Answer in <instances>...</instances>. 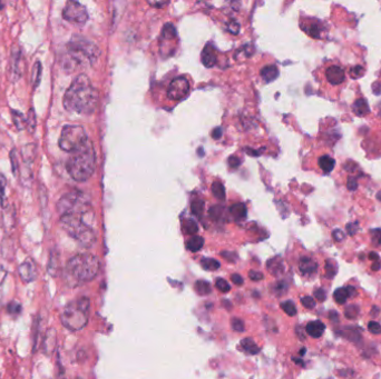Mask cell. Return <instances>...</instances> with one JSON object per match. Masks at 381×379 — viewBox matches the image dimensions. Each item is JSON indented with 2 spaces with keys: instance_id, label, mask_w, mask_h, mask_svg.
Returning <instances> with one entry per match:
<instances>
[{
  "instance_id": "obj_1",
  "label": "cell",
  "mask_w": 381,
  "mask_h": 379,
  "mask_svg": "<svg viewBox=\"0 0 381 379\" xmlns=\"http://www.w3.org/2000/svg\"><path fill=\"white\" fill-rule=\"evenodd\" d=\"M57 211L60 226L80 246L88 248L95 243V214L88 196L79 191L67 193L58 200Z\"/></svg>"
},
{
  "instance_id": "obj_2",
  "label": "cell",
  "mask_w": 381,
  "mask_h": 379,
  "mask_svg": "<svg viewBox=\"0 0 381 379\" xmlns=\"http://www.w3.org/2000/svg\"><path fill=\"white\" fill-rule=\"evenodd\" d=\"M98 91L85 73L78 75L66 90L64 107L67 111L79 115H90L98 105Z\"/></svg>"
},
{
  "instance_id": "obj_3",
  "label": "cell",
  "mask_w": 381,
  "mask_h": 379,
  "mask_svg": "<svg viewBox=\"0 0 381 379\" xmlns=\"http://www.w3.org/2000/svg\"><path fill=\"white\" fill-rule=\"evenodd\" d=\"M99 48L90 40L82 36H74L66 45L62 56V67L68 72L86 68L97 62Z\"/></svg>"
},
{
  "instance_id": "obj_4",
  "label": "cell",
  "mask_w": 381,
  "mask_h": 379,
  "mask_svg": "<svg viewBox=\"0 0 381 379\" xmlns=\"http://www.w3.org/2000/svg\"><path fill=\"white\" fill-rule=\"evenodd\" d=\"M96 167V155L90 141L86 144L82 149L74 153L66 164L67 172L70 177L78 182L88 180Z\"/></svg>"
},
{
  "instance_id": "obj_5",
  "label": "cell",
  "mask_w": 381,
  "mask_h": 379,
  "mask_svg": "<svg viewBox=\"0 0 381 379\" xmlns=\"http://www.w3.org/2000/svg\"><path fill=\"white\" fill-rule=\"evenodd\" d=\"M100 268L99 260L92 254H78L70 258L66 265V273L76 282L93 280Z\"/></svg>"
},
{
  "instance_id": "obj_6",
  "label": "cell",
  "mask_w": 381,
  "mask_h": 379,
  "mask_svg": "<svg viewBox=\"0 0 381 379\" xmlns=\"http://www.w3.org/2000/svg\"><path fill=\"white\" fill-rule=\"evenodd\" d=\"M88 311L89 299L82 297L67 305L60 316V320L66 328L77 331L86 326L88 321Z\"/></svg>"
},
{
  "instance_id": "obj_7",
  "label": "cell",
  "mask_w": 381,
  "mask_h": 379,
  "mask_svg": "<svg viewBox=\"0 0 381 379\" xmlns=\"http://www.w3.org/2000/svg\"><path fill=\"white\" fill-rule=\"evenodd\" d=\"M88 141V137L82 126L66 125L60 134L58 145L64 151L74 154L82 149Z\"/></svg>"
},
{
  "instance_id": "obj_8",
  "label": "cell",
  "mask_w": 381,
  "mask_h": 379,
  "mask_svg": "<svg viewBox=\"0 0 381 379\" xmlns=\"http://www.w3.org/2000/svg\"><path fill=\"white\" fill-rule=\"evenodd\" d=\"M323 76L326 84L333 88L334 97H339L341 89L347 83V70L344 67L338 60H331L324 65Z\"/></svg>"
},
{
  "instance_id": "obj_9",
  "label": "cell",
  "mask_w": 381,
  "mask_h": 379,
  "mask_svg": "<svg viewBox=\"0 0 381 379\" xmlns=\"http://www.w3.org/2000/svg\"><path fill=\"white\" fill-rule=\"evenodd\" d=\"M63 17L71 24L83 25L88 20V12L82 4L77 2H68L63 9Z\"/></svg>"
},
{
  "instance_id": "obj_10",
  "label": "cell",
  "mask_w": 381,
  "mask_h": 379,
  "mask_svg": "<svg viewBox=\"0 0 381 379\" xmlns=\"http://www.w3.org/2000/svg\"><path fill=\"white\" fill-rule=\"evenodd\" d=\"M190 92V83L184 77H177L172 80L167 89V97L171 100H182Z\"/></svg>"
},
{
  "instance_id": "obj_11",
  "label": "cell",
  "mask_w": 381,
  "mask_h": 379,
  "mask_svg": "<svg viewBox=\"0 0 381 379\" xmlns=\"http://www.w3.org/2000/svg\"><path fill=\"white\" fill-rule=\"evenodd\" d=\"M301 29H303L310 37L316 39L323 38L328 32L324 23L314 18L304 19L303 22H301Z\"/></svg>"
},
{
  "instance_id": "obj_12",
  "label": "cell",
  "mask_w": 381,
  "mask_h": 379,
  "mask_svg": "<svg viewBox=\"0 0 381 379\" xmlns=\"http://www.w3.org/2000/svg\"><path fill=\"white\" fill-rule=\"evenodd\" d=\"M23 68H24V63H23L22 49H20L18 46H13L12 50H11V58H10V66H9L11 78L18 80L20 77H22Z\"/></svg>"
},
{
  "instance_id": "obj_13",
  "label": "cell",
  "mask_w": 381,
  "mask_h": 379,
  "mask_svg": "<svg viewBox=\"0 0 381 379\" xmlns=\"http://www.w3.org/2000/svg\"><path fill=\"white\" fill-rule=\"evenodd\" d=\"M18 274L25 282H32L37 279V267L32 259L28 258L18 267Z\"/></svg>"
},
{
  "instance_id": "obj_14",
  "label": "cell",
  "mask_w": 381,
  "mask_h": 379,
  "mask_svg": "<svg viewBox=\"0 0 381 379\" xmlns=\"http://www.w3.org/2000/svg\"><path fill=\"white\" fill-rule=\"evenodd\" d=\"M299 269L303 275H313L314 273H317L318 263L310 257H302L299 261Z\"/></svg>"
},
{
  "instance_id": "obj_15",
  "label": "cell",
  "mask_w": 381,
  "mask_h": 379,
  "mask_svg": "<svg viewBox=\"0 0 381 379\" xmlns=\"http://www.w3.org/2000/svg\"><path fill=\"white\" fill-rule=\"evenodd\" d=\"M217 62V57H216V51L213 48L211 45L205 46V48L202 51V63L207 68H211V67L215 66Z\"/></svg>"
},
{
  "instance_id": "obj_16",
  "label": "cell",
  "mask_w": 381,
  "mask_h": 379,
  "mask_svg": "<svg viewBox=\"0 0 381 379\" xmlns=\"http://www.w3.org/2000/svg\"><path fill=\"white\" fill-rule=\"evenodd\" d=\"M334 165H336V161L329 154L321 155L318 158V167L322 174H329L334 168Z\"/></svg>"
},
{
  "instance_id": "obj_17",
  "label": "cell",
  "mask_w": 381,
  "mask_h": 379,
  "mask_svg": "<svg viewBox=\"0 0 381 379\" xmlns=\"http://www.w3.org/2000/svg\"><path fill=\"white\" fill-rule=\"evenodd\" d=\"M305 330H306V333L309 336H311L313 338H319V337L323 335L324 330H325V325L320 320L310 321L309 324L306 325Z\"/></svg>"
},
{
  "instance_id": "obj_18",
  "label": "cell",
  "mask_w": 381,
  "mask_h": 379,
  "mask_svg": "<svg viewBox=\"0 0 381 379\" xmlns=\"http://www.w3.org/2000/svg\"><path fill=\"white\" fill-rule=\"evenodd\" d=\"M56 346V331L55 329H48L46 331L44 342H43V348L46 354H50Z\"/></svg>"
},
{
  "instance_id": "obj_19",
  "label": "cell",
  "mask_w": 381,
  "mask_h": 379,
  "mask_svg": "<svg viewBox=\"0 0 381 379\" xmlns=\"http://www.w3.org/2000/svg\"><path fill=\"white\" fill-rule=\"evenodd\" d=\"M279 76V69L277 68V66L274 65H269L265 66L264 68L261 70V77H262L266 83H270V81L276 80Z\"/></svg>"
},
{
  "instance_id": "obj_20",
  "label": "cell",
  "mask_w": 381,
  "mask_h": 379,
  "mask_svg": "<svg viewBox=\"0 0 381 379\" xmlns=\"http://www.w3.org/2000/svg\"><path fill=\"white\" fill-rule=\"evenodd\" d=\"M11 118L13 121V125L16 126L18 130H24L27 129V120L26 117L24 116L23 112H20L19 110H11Z\"/></svg>"
},
{
  "instance_id": "obj_21",
  "label": "cell",
  "mask_w": 381,
  "mask_h": 379,
  "mask_svg": "<svg viewBox=\"0 0 381 379\" xmlns=\"http://www.w3.org/2000/svg\"><path fill=\"white\" fill-rule=\"evenodd\" d=\"M203 245H204V239L201 236H193L186 242L187 249H189L192 253L198 252L199 249H202Z\"/></svg>"
},
{
  "instance_id": "obj_22",
  "label": "cell",
  "mask_w": 381,
  "mask_h": 379,
  "mask_svg": "<svg viewBox=\"0 0 381 379\" xmlns=\"http://www.w3.org/2000/svg\"><path fill=\"white\" fill-rule=\"evenodd\" d=\"M42 73H43V65L42 63L37 60L33 65L32 68V75H31V81H32V86L33 88H37L38 85L40 84V78H42Z\"/></svg>"
},
{
  "instance_id": "obj_23",
  "label": "cell",
  "mask_w": 381,
  "mask_h": 379,
  "mask_svg": "<svg viewBox=\"0 0 381 379\" xmlns=\"http://www.w3.org/2000/svg\"><path fill=\"white\" fill-rule=\"evenodd\" d=\"M241 345H242V347L244 348V350L247 351V353L251 354V355H256L260 351V348L258 347V345L254 343L252 338H245V339L241 342Z\"/></svg>"
},
{
  "instance_id": "obj_24",
  "label": "cell",
  "mask_w": 381,
  "mask_h": 379,
  "mask_svg": "<svg viewBox=\"0 0 381 379\" xmlns=\"http://www.w3.org/2000/svg\"><path fill=\"white\" fill-rule=\"evenodd\" d=\"M230 213L235 219H243L246 216V207L243 204H235L231 207Z\"/></svg>"
},
{
  "instance_id": "obj_25",
  "label": "cell",
  "mask_w": 381,
  "mask_h": 379,
  "mask_svg": "<svg viewBox=\"0 0 381 379\" xmlns=\"http://www.w3.org/2000/svg\"><path fill=\"white\" fill-rule=\"evenodd\" d=\"M194 288H195L196 293L198 295H209L211 293V285L205 280H197L194 285Z\"/></svg>"
},
{
  "instance_id": "obj_26",
  "label": "cell",
  "mask_w": 381,
  "mask_h": 379,
  "mask_svg": "<svg viewBox=\"0 0 381 379\" xmlns=\"http://www.w3.org/2000/svg\"><path fill=\"white\" fill-rule=\"evenodd\" d=\"M26 120H27V129H28L30 132H33V130L36 129L37 119H36V112L32 109V108H30L28 113H27Z\"/></svg>"
},
{
  "instance_id": "obj_27",
  "label": "cell",
  "mask_w": 381,
  "mask_h": 379,
  "mask_svg": "<svg viewBox=\"0 0 381 379\" xmlns=\"http://www.w3.org/2000/svg\"><path fill=\"white\" fill-rule=\"evenodd\" d=\"M6 186H7V179L3 174H0V206H2L3 208H5L7 205Z\"/></svg>"
},
{
  "instance_id": "obj_28",
  "label": "cell",
  "mask_w": 381,
  "mask_h": 379,
  "mask_svg": "<svg viewBox=\"0 0 381 379\" xmlns=\"http://www.w3.org/2000/svg\"><path fill=\"white\" fill-rule=\"evenodd\" d=\"M333 298H334V301H336L337 304L339 305H343L347 299L349 298V295H348V292H347V288H340L338 290H336L333 294Z\"/></svg>"
},
{
  "instance_id": "obj_29",
  "label": "cell",
  "mask_w": 381,
  "mask_h": 379,
  "mask_svg": "<svg viewBox=\"0 0 381 379\" xmlns=\"http://www.w3.org/2000/svg\"><path fill=\"white\" fill-rule=\"evenodd\" d=\"M201 265H202L204 269L211 270V272H213V270H217L221 266L220 262L213 258H203L202 261H201Z\"/></svg>"
},
{
  "instance_id": "obj_30",
  "label": "cell",
  "mask_w": 381,
  "mask_h": 379,
  "mask_svg": "<svg viewBox=\"0 0 381 379\" xmlns=\"http://www.w3.org/2000/svg\"><path fill=\"white\" fill-rule=\"evenodd\" d=\"M212 192L214 194V196L220 200H224L225 198V191H224V187L223 185L221 184V182L219 181H215L213 182L212 185Z\"/></svg>"
},
{
  "instance_id": "obj_31",
  "label": "cell",
  "mask_w": 381,
  "mask_h": 379,
  "mask_svg": "<svg viewBox=\"0 0 381 379\" xmlns=\"http://www.w3.org/2000/svg\"><path fill=\"white\" fill-rule=\"evenodd\" d=\"M162 37L164 39H173L176 37V29L172 24H167L165 25L163 32H162Z\"/></svg>"
},
{
  "instance_id": "obj_32",
  "label": "cell",
  "mask_w": 381,
  "mask_h": 379,
  "mask_svg": "<svg viewBox=\"0 0 381 379\" xmlns=\"http://www.w3.org/2000/svg\"><path fill=\"white\" fill-rule=\"evenodd\" d=\"M281 308L284 310V313L289 316H296L297 315V307L292 301L287 300L281 304Z\"/></svg>"
},
{
  "instance_id": "obj_33",
  "label": "cell",
  "mask_w": 381,
  "mask_h": 379,
  "mask_svg": "<svg viewBox=\"0 0 381 379\" xmlns=\"http://www.w3.org/2000/svg\"><path fill=\"white\" fill-rule=\"evenodd\" d=\"M183 229H184V232L186 234L194 235V234L197 233L198 227H197L195 221H193V220H190L189 219V220H185V222L183 224Z\"/></svg>"
},
{
  "instance_id": "obj_34",
  "label": "cell",
  "mask_w": 381,
  "mask_h": 379,
  "mask_svg": "<svg viewBox=\"0 0 381 379\" xmlns=\"http://www.w3.org/2000/svg\"><path fill=\"white\" fill-rule=\"evenodd\" d=\"M10 160H11V170L13 176H17L19 172V161L17 157V151L15 149H12L10 153Z\"/></svg>"
},
{
  "instance_id": "obj_35",
  "label": "cell",
  "mask_w": 381,
  "mask_h": 379,
  "mask_svg": "<svg viewBox=\"0 0 381 379\" xmlns=\"http://www.w3.org/2000/svg\"><path fill=\"white\" fill-rule=\"evenodd\" d=\"M203 207H204V202L202 200H201V199L194 200L192 202V205H191V209H192L193 214L196 215V216H199L201 214H202Z\"/></svg>"
},
{
  "instance_id": "obj_36",
  "label": "cell",
  "mask_w": 381,
  "mask_h": 379,
  "mask_svg": "<svg viewBox=\"0 0 381 379\" xmlns=\"http://www.w3.org/2000/svg\"><path fill=\"white\" fill-rule=\"evenodd\" d=\"M358 314H359V307L356 306V305H350V306H348L344 310V315L347 318H349V319L356 318Z\"/></svg>"
},
{
  "instance_id": "obj_37",
  "label": "cell",
  "mask_w": 381,
  "mask_h": 379,
  "mask_svg": "<svg viewBox=\"0 0 381 379\" xmlns=\"http://www.w3.org/2000/svg\"><path fill=\"white\" fill-rule=\"evenodd\" d=\"M215 286L222 293H229L230 289H231V287L229 285V282H227L226 280H224L223 278H217L216 281H215Z\"/></svg>"
},
{
  "instance_id": "obj_38",
  "label": "cell",
  "mask_w": 381,
  "mask_h": 379,
  "mask_svg": "<svg viewBox=\"0 0 381 379\" xmlns=\"http://www.w3.org/2000/svg\"><path fill=\"white\" fill-rule=\"evenodd\" d=\"M7 310H8V313L10 315L17 316V315H19L20 310H22V306H20V305L18 302H16V301H11L8 305V307H7Z\"/></svg>"
},
{
  "instance_id": "obj_39",
  "label": "cell",
  "mask_w": 381,
  "mask_h": 379,
  "mask_svg": "<svg viewBox=\"0 0 381 379\" xmlns=\"http://www.w3.org/2000/svg\"><path fill=\"white\" fill-rule=\"evenodd\" d=\"M301 304H302L303 306L307 309H312L316 307V300H314L310 296L302 297V298H301Z\"/></svg>"
},
{
  "instance_id": "obj_40",
  "label": "cell",
  "mask_w": 381,
  "mask_h": 379,
  "mask_svg": "<svg viewBox=\"0 0 381 379\" xmlns=\"http://www.w3.org/2000/svg\"><path fill=\"white\" fill-rule=\"evenodd\" d=\"M231 324H232V328L235 331H240L241 333V331L244 330V323L241 319H239V318H233Z\"/></svg>"
},
{
  "instance_id": "obj_41",
  "label": "cell",
  "mask_w": 381,
  "mask_h": 379,
  "mask_svg": "<svg viewBox=\"0 0 381 379\" xmlns=\"http://www.w3.org/2000/svg\"><path fill=\"white\" fill-rule=\"evenodd\" d=\"M368 329H369L370 333L373 335L381 334V326L377 321H370L369 325H368Z\"/></svg>"
},
{
  "instance_id": "obj_42",
  "label": "cell",
  "mask_w": 381,
  "mask_h": 379,
  "mask_svg": "<svg viewBox=\"0 0 381 379\" xmlns=\"http://www.w3.org/2000/svg\"><path fill=\"white\" fill-rule=\"evenodd\" d=\"M249 277L251 280H254V281H260L262 280L264 278V276L262 273L260 272H257V270H251V272L249 273Z\"/></svg>"
},
{
  "instance_id": "obj_43",
  "label": "cell",
  "mask_w": 381,
  "mask_h": 379,
  "mask_svg": "<svg viewBox=\"0 0 381 379\" xmlns=\"http://www.w3.org/2000/svg\"><path fill=\"white\" fill-rule=\"evenodd\" d=\"M227 30H229L232 33H235V35H237V33L240 30V25L237 22H234V20H232V22H230L229 24H227Z\"/></svg>"
},
{
  "instance_id": "obj_44",
  "label": "cell",
  "mask_w": 381,
  "mask_h": 379,
  "mask_svg": "<svg viewBox=\"0 0 381 379\" xmlns=\"http://www.w3.org/2000/svg\"><path fill=\"white\" fill-rule=\"evenodd\" d=\"M325 292H324V290L323 289H321V288H319V289H317L316 290V292H314V297H316V298L319 300V301H323L324 299H325Z\"/></svg>"
},
{
  "instance_id": "obj_45",
  "label": "cell",
  "mask_w": 381,
  "mask_h": 379,
  "mask_svg": "<svg viewBox=\"0 0 381 379\" xmlns=\"http://www.w3.org/2000/svg\"><path fill=\"white\" fill-rule=\"evenodd\" d=\"M231 279H232V281H233L234 283H235V285H238V286L243 285V282H244L243 278H242V277H241L239 274H234V275H232V276H231Z\"/></svg>"
},
{
  "instance_id": "obj_46",
  "label": "cell",
  "mask_w": 381,
  "mask_h": 379,
  "mask_svg": "<svg viewBox=\"0 0 381 379\" xmlns=\"http://www.w3.org/2000/svg\"><path fill=\"white\" fill-rule=\"evenodd\" d=\"M325 269H326V276H328V277H330V278H332V277H333L334 275H336V269H334L333 267H331V263L328 262V263H326Z\"/></svg>"
},
{
  "instance_id": "obj_47",
  "label": "cell",
  "mask_w": 381,
  "mask_h": 379,
  "mask_svg": "<svg viewBox=\"0 0 381 379\" xmlns=\"http://www.w3.org/2000/svg\"><path fill=\"white\" fill-rule=\"evenodd\" d=\"M6 275H7L6 270H5L4 268L0 267V289H2V286H3V283H4V280H5V278H6Z\"/></svg>"
},
{
  "instance_id": "obj_48",
  "label": "cell",
  "mask_w": 381,
  "mask_h": 379,
  "mask_svg": "<svg viewBox=\"0 0 381 379\" xmlns=\"http://www.w3.org/2000/svg\"><path fill=\"white\" fill-rule=\"evenodd\" d=\"M347 292H348V295H349V298H350V297H354V296L357 295L356 288H353L352 286H348L347 287Z\"/></svg>"
},
{
  "instance_id": "obj_49",
  "label": "cell",
  "mask_w": 381,
  "mask_h": 379,
  "mask_svg": "<svg viewBox=\"0 0 381 379\" xmlns=\"http://www.w3.org/2000/svg\"><path fill=\"white\" fill-rule=\"evenodd\" d=\"M229 164L232 166V167H238L240 165V160L238 158H234V157H231L230 160H229Z\"/></svg>"
},
{
  "instance_id": "obj_50",
  "label": "cell",
  "mask_w": 381,
  "mask_h": 379,
  "mask_svg": "<svg viewBox=\"0 0 381 379\" xmlns=\"http://www.w3.org/2000/svg\"><path fill=\"white\" fill-rule=\"evenodd\" d=\"M221 132H222V130H221V128H216L215 130L213 131V138H220L221 137Z\"/></svg>"
},
{
  "instance_id": "obj_51",
  "label": "cell",
  "mask_w": 381,
  "mask_h": 379,
  "mask_svg": "<svg viewBox=\"0 0 381 379\" xmlns=\"http://www.w3.org/2000/svg\"><path fill=\"white\" fill-rule=\"evenodd\" d=\"M167 4H169V3H151V2H150V5H152V6H154V7L165 6V5H167Z\"/></svg>"
},
{
  "instance_id": "obj_52",
  "label": "cell",
  "mask_w": 381,
  "mask_h": 379,
  "mask_svg": "<svg viewBox=\"0 0 381 379\" xmlns=\"http://www.w3.org/2000/svg\"><path fill=\"white\" fill-rule=\"evenodd\" d=\"M369 258H370V259H374V260H378L379 257H378V255H376L374 253H371V254L369 255Z\"/></svg>"
},
{
  "instance_id": "obj_53",
  "label": "cell",
  "mask_w": 381,
  "mask_h": 379,
  "mask_svg": "<svg viewBox=\"0 0 381 379\" xmlns=\"http://www.w3.org/2000/svg\"><path fill=\"white\" fill-rule=\"evenodd\" d=\"M372 269L374 270V272H378V270L380 269V263H379V262H377V263H374V265L372 266Z\"/></svg>"
},
{
  "instance_id": "obj_54",
  "label": "cell",
  "mask_w": 381,
  "mask_h": 379,
  "mask_svg": "<svg viewBox=\"0 0 381 379\" xmlns=\"http://www.w3.org/2000/svg\"><path fill=\"white\" fill-rule=\"evenodd\" d=\"M379 243H380V245H381V232L379 233V241H378Z\"/></svg>"
}]
</instances>
